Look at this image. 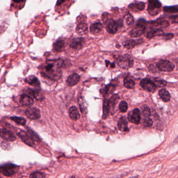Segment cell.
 <instances>
[{"mask_svg":"<svg viewBox=\"0 0 178 178\" xmlns=\"http://www.w3.org/2000/svg\"><path fill=\"white\" fill-rule=\"evenodd\" d=\"M64 65V61L62 59L48 61L42 67L41 74L43 77L53 80H58L62 76L60 69Z\"/></svg>","mask_w":178,"mask_h":178,"instance_id":"1","label":"cell"},{"mask_svg":"<svg viewBox=\"0 0 178 178\" xmlns=\"http://www.w3.org/2000/svg\"><path fill=\"white\" fill-rule=\"evenodd\" d=\"M146 21L143 19H140L135 27L131 31L130 36L133 38L140 37L143 35L146 30Z\"/></svg>","mask_w":178,"mask_h":178,"instance_id":"2","label":"cell"},{"mask_svg":"<svg viewBox=\"0 0 178 178\" xmlns=\"http://www.w3.org/2000/svg\"><path fill=\"white\" fill-rule=\"evenodd\" d=\"M117 63L121 68L127 69L133 67L134 60L129 54H124L117 58Z\"/></svg>","mask_w":178,"mask_h":178,"instance_id":"3","label":"cell"},{"mask_svg":"<svg viewBox=\"0 0 178 178\" xmlns=\"http://www.w3.org/2000/svg\"><path fill=\"white\" fill-rule=\"evenodd\" d=\"M147 11L152 16H156L159 13L162 4L158 0H148Z\"/></svg>","mask_w":178,"mask_h":178,"instance_id":"4","label":"cell"},{"mask_svg":"<svg viewBox=\"0 0 178 178\" xmlns=\"http://www.w3.org/2000/svg\"><path fill=\"white\" fill-rule=\"evenodd\" d=\"M18 168L19 166L17 165L8 163L1 166V172L5 176L10 177L17 173Z\"/></svg>","mask_w":178,"mask_h":178,"instance_id":"5","label":"cell"},{"mask_svg":"<svg viewBox=\"0 0 178 178\" xmlns=\"http://www.w3.org/2000/svg\"><path fill=\"white\" fill-rule=\"evenodd\" d=\"M157 68L164 72H171L175 69V65L172 62L166 60H161L157 63Z\"/></svg>","mask_w":178,"mask_h":178,"instance_id":"6","label":"cell"},{"mask_svg":"<svg viewBox=\"0 0 178 178\" xmlns=\"http://www.w3.org/2000/svg\"><path fill=\"white\" fill-rule=\"evenodd\" d=\"M25 114L30 120H38L41 117L40 110L36 107L28 108L25 111Z\"/></svg>","mask_w":178,"mask_h":178,"instance_id":"7","label":"cell"},{"mask_svg":"<svg viewBox=\"0 0 178 178\" xmlns=\"http://www.w3.org/2000/svg\"><path fill=\"white\" fill-rule=\"evenodd\" d=\"M122 21L121 19L117 21L112 20L109 21V23L107 25V30L110 34H114L117 32L119 28L122 27Z\"/></svg>","mask_w":178,"mask_h":178,"instance_id":"8","label":"cell"},{"mask_svg":"<svg viewBox=\"0 0 178 178\" xmlns=\"http://www.w3.org/2000/svg\"><path fill=\"white\" fill-rule=\"evenodd\" d=\"M140 85L145 91L149 92H154L156 89V85L154 82L148 78H144L142 80Z\"/></svg>","mask_w":178,"mask_h":178,"instance_id":"9","label":"cell"},{"mask_svg":"<svg viewBox=\"0 0 178 178\" xmlns=\"http://www.w3.org/2000/svg\"><path fill=\"white\" fill-rule=\"evenodd\" d=\"M17 135L19 136V138H21V140L27 145L33 147H35V144L34 141L31 138V137L29 135L27 132H25L24 131L21 130L19 133H17Z\"/></svg>","mask_w":178,"mask_h":178,"instance_id":"10","label":"cell"},{"mask_svg":"<svg viewBox=\"0 0 178 178\" xmlns=\"http://www.w3.org/2000/svg\"><path fill=\"white\" fill-rule=\"evenodd\" d=\"M128 119L131 122L136 124H138L140 122L141 120L140 111L139 109L136 108L132 111L130 112L128 116Z\"/></svg>","mask_w":178,"mask_h":178,"instance_id":"11","label":"cell"},{"mask_svg":"<svg viewBox=\"0 0 178 178\" xmlns=\"http://www.w3.org/2000/svg\"><path fill=\"white\" fill-rule=\"evenodd\" d=\"M1 137L7 141H14L16 140V136L12 131L5 128L1 129L0 132Z\"/></svg>","mask_w":178,"mask_h":178,"instance_id":"12","label":"cell"},{"mask_svg":"<svg viewBox=\"0 0 178 178\" xmlns=\"http://www.w3.org/2000/svg\"><path fill=\"white\" fill-rule=\"evenodd\" d=\"M19 101L21 104L24 106H32L34 104V101L32 97L26 94H23L21 95Z\"/></svg>","mask_w":178,"mask_h":178,"instance_id":"13","label":"cell"},{"mask_svg":"<svg viewBox=\"0 0 178 178\" xmlns=\"http://www.w3.org/2000/svg\"><path fill=\"white\" fill-rule=\"evenodd\" d=\"M145 7V3L138 1H135L134 3H131L129 6L130 10L135 12L143 11Z\"/></svg>","mask_w":178,"mask_h":178,"instance_id":"14","label":"cell"},{"mask_svg":"<svg viewBox=\"0 0 178 178\" xmlns=\"http://www.w3.org/2000/svg\"><path fill=\"white\" fill-rule=\"evenodd\" d=\"M80 80V76L77 73H74L71 75L67 78V84L69 86H74L79 82Z\"/></svg>","mask_w":178,"mask_h":178,"instance_id":"15","label":"cell"},{"mask_svg":"<svg viewBox=\"0 0 178 178\" xmlns=\"http://www.w3.org/2000/svg\"><path fill=\"white\" fill-rule=\"evenodd\" d=\"M120 97L118 95L115 94L112 96L111 98L108 100V105H109V112H111V114H113L114 108L117 102L119 99Z\"/></svg>","mask_w":178,"mask_h":178,"instance_id":"16","label":"cell"},{"mask_svg":"<svg viewBox=\"0 0 178 178\" xmlns=\"http://www.w3.org/2000/svg\"><path fill=\"white\" fill-rule=\"evenodd\" d=\"M27 91L30 96H32V97H34V98L39 101H42L44 98L43 95L41 93L40 91L38 89L29 88Z\"/></svg>","mask_w":178,"mask_h":178,"instance_id":"17","label":"cell"},{"mask_svg":"<svg viewBox=\"0 0 178 178\" xmlns=\"http://www.w3.org/2000/svg\"><path fill=\"white\" fill-rule=\"evenodd\" d=\"M151 26L153 27H161V28H165L169 26V23L168 21H166L165 19H159L155 21L151 22Z\"/></svg>","mask_w":178,"mask_h":178,"instance_id":"18","label":"cell"},{"mask_svg":"<svg viewBox=\"0 0 178 178\" xmlns=\"http://www.w3.org/2000/svg\"><path fill=\"white\" fill-rule=\"evenodd\" d=\"M84 40L83 38H75L72 40L70 43V47L74 49H80L82 47Z\"/></svg>","mask_w":178,"mask_h":178,"instance_id":"19","label":"cell"},{"mask_svg":"<svg viewBox=\"0 0 178 178\" xmlns=\"http://www.w3.org/2000/svg\"><path fill=\"white\" fill-rule=\"evenodd\" d=\"M143 41L142 39L138 40H128L123 43V45L125 48L128 49H131L134 48L136 45H138L140 43H142Z\"/></svg>","mask_w":178,"mask_h":178,"instance_id":"20","label":"cell"},{"mask_svg":"<svg viewBox=\"0 0 178 178\" xmlns=\"http://www.w3.org/2000/svg\"><path fill=\"white\" fill-rule=\"evenodd\" d=\"M25 82L29 84V85L32 86H35L36 87H39L40 86V82L38 78L34 75L29 76L25 79Z\"/></svg>","mask_w":178,"mask_h":178,"instance_id":"21","label":"cell"},{"mask_svg":"<svg viewBox=\"0 0 178 178\" xmlns=\"http://www.w3.org/2000/svg\"><path fill=\"white\" fill-rule=\"evenodd\" d=\"M118 128L122 132H127L128 129V121L125 117H121L118 122Z\"/></svg>","mask_w":178,"mask_h":178,"instance_id":"22","label":"cell"},{"mask_svg":"<svg viewBox=\"0 0 178 178\" xmlns=\"http://www.w3.org/2000/svg\"><path fill=\"white\" fill-rule=\"evenodd\" d=\"M70 118L73 120H77L80 118V114L77 107L72 106L69 108V111Z\"/></svg>","mask_w":178,"mask_h":178,"instance_id":"23","label":"cell"},{"mask_svg":"<svg viewBox=\"0 0 178 178\" xmlns=\"http://www.w3.org/2000/svg\"><path fill=\"white\" fill-rule=\"evenodd\" d=\"M103 26L102 25L99 23H95L94 24H92L90 27V30L91 33L93 34H97L99 32H100L102 30Z\"/></svg>","mask_w":178,"mask_h":178,"instance_id":"24","label":"cell"},{"mask_svg":"<svg viewBox=\"0 0 178 178\" xmlns=\"http://www.w3.org/2000/svg\"><path fill=\"white\" fill-rule=\"evenodd\" d=\"M160 97L162 100L165 102H168L170 101L171 98L170 94L167 90L165 89H160L159 91Z\"/></svg>","mask_w":178,"mask_h":178,"instance_id":"25","label":"cell"},{"mask_svg":"<svg viewBox=\"0 0 178 178\" xmlns=\"http://www.w3.org/2000/svg\"><path fill=\"white\" fill-rule=\"evenodd\" d=\"M162 35V28H155L147 32L146 37L147 38L151 39L153 37H154L156 36H160Z\"/></svg>","mask_w":178,"mask_h":178,"instance_id":"26","label":"cell"},{"mask_svg":"<svg viewBox=\"0 0 178 178\" xmlns=\"http://www.w3.org/2000/svg\"><path fill=\"white\" fill-rule=\"evenodd\" d=\"M135 82L132 78L126 76L124 79V85L128 89H133L135 87Z\"/></svg>","mask_w":178,"mask_h":178,"instance_id":"27","label":"cell"},{"mask_svg":"<svg viewBox=\"0 0 178 178\" xmlns=\"http://www.w3.org/2000/svg\"><path fill=\"white\" fill-rule=\"evenodd\" d=\"M64 48V41L63 40H58L54 43V49L56 51H61Z\"/></svg>","mask_w":178,"mask_h":178,"instance_id":"28","label":"cell"},{"mask_svg":"<svg viewBox=\"0 0 178 178\" xmlns=\"http://www.w3.org/2000/svg\"><path fill=\"white\" fill-rule=\"evenodd\" d=\"M76 32L78 34L82 35L85 34L87 32V26L85 23H80L77 26Z\"/></svg>","mask_w":178,"mask_h":178,"instance_id":"29","label":"cell"},{"mask_svg":"<svg viewBox=\"0 0 178 178\" xmlns=\"http://www.w3.org/2000/svg\"><path fill=\"white\" fill-rule=\"evenodd\" d=\"M115 85H114L112 83L110 84L109 85H107L106 86V87L104 89V93L106 95H108L110 93H112L113 91L115 88Z\"/></svg>","mask_w":178,"mask_h":178,"instance_id":"30","label":"cell"},{"mask_svg":"<svg viewBox=\"0 0 178 178\" xmlns=\"http://www.w3.org/2000/svg\"><path fill=\"white\" fill-rule=\"evenodd\" d=\"M164 12L165 13H178V5L164 7Z\"/></svg>","mask_w":178,"mask_h":178,"instance_id":"31","label":"cell"},{"mask_svg":"<svg viewBox=\"0 0 178 178\" xmlns=\"http://www.w3.org/2000/svg\"><path fill=\"white\" fill-rule=\"evenodd\" d=\"M11 119L13 120L17 124L21 125H25L26 123V119L22 117H11Z\"/></svg>","mask_w":178,"mask_h":178,"instance_id":"32","label":"cell"},{"mask_svg":"<svg viewBox=\"0 0 178 178\" xmlns=\"http://www.w3.org/2000/svg\"><path fill=\"white\" fill-rule=\"evenodd\" d=\"M109 113V105H108V100L105 99L104 100V105H103V118L106 119L108 117Z\"/></svg>","mask_w":178,"mask_h":178,"instance_id":"33","label":"cell"},{"mask_svg":"<svg viewBox=\"0 0 178 178\" xmlns=\"http://www.w3.org/2000/svg\"><path fill=\"white\" fill-rule=\"evenodd\" d=\"M69 0H58L56 3V8L58 10V8H64L67 6V4H69Z\"/></svg>","mask_w":178,"mask_h":178,"instance_id":"34","label":"cell"},{"mask_svg":"<svg viewBox=\"0 0 178 178\" xmlns=\"http://www.w3.org/2000/svg\"><path fill=\"white\" fill-rule=\"evenodd\" d=\"M153 82L158 87H164L167 85V82L159 78H155Z\"/></svg>","mask_w":178,"mask_h":178,"instance_id":"35","label":"cell"},{"mask_svg":"<svg viewBox=\"0 0 178 178\" xmlns=\"http://www.w3.org/2000/svg\"><path fill=\"white\" fill-rule=\"evenodd\" d=\"M27 133L34 141H37V142H39L40 141L39 136L37 134L35 133L34 131H33L32 130L28 129V132Z\"/></svg>","mask_w":178,"mask_h":178,"instance_id":"36","label":"cell"},{"mask_svg":"<svg viewBox=\"0 0 178 178\" xmlns=\"http://www.w3.org/2000/svg\"><path fill=\"white\" fill-rule=\"evenodd\" d=\"M79 105H80V109L82 113L86 114L87 113V108L85 106V102L84 99H80Z\"/></svg>","mask_w":178,"mask_h":178,"instance_id":"37","label":"cell"},{"mask_svg":"<svg viewBox=\"0 0 178 178\" xmlns=\"http://www.w3.org/2000/svg\"><path fill=\"white\" fill-rule=\"evenodd\" d=\"M128 109V104L125 101H122L119 104V109L122 112H126Z\"/></svg>","mask_w":178,"mask_h":178,"instance_id":"38","label":"cell"},{"mask_svg":"<svg viewBox=\"0 0 178 178\" xmlns=\"http://www.w3.org/2000/svg\"><path fill=\"white\" fill-rule=\"evenodd\" d=\"M30 178H45V175L42 173H40V172H35V173H33L30 175Z\"/></svg>","mask_w":178,"mask_h":178,"instance_id":"39","label":"cell"},{"mask_svg":"<svg viewBox=\"0 0 178 178\" xmlns=\"http://www.w3.org/2000/svg\"><path fill=\"white\" fill-rule=\"evenodd\" d=\"M125 21L126 23L128 25V26H131L133 25L134 23V19L133 18V16L130 14H129L125 18Z\"/></svg>","mask_w":178,"mask_h":178,"instance_id":"40","label":"cell"},{"mask_svg":"<svg viewBox=\"0 0 178 178\" xmlns=\"http://www.w3.org/2000/svg\"><path fill=\"white\" fill-rule=\"evenodd\" d=\"M144 125L146 127H151L153 125V122L149 117H146V118L144 120Z\"/></svg>","mask_w":178,"mask_h":178,"instance_id":"41","label":"cell"},{"mask_svg":"<svg viewBox=\"0 0 178 178\" xmlns=\"http://www.w3.org/2000/svg\"><path fill=\"white\" fill-rule=\"evenodd\" d=\"M142 113H143L144 116L145 118L150 117L151 114V110H150L149 108L147 107H145L144 108L143 111H142Z\"/></svg>","mask_w":178,"mask_h":178,"instance_id":"42","label":"cell"},{"mask_svg":"<svg viewBox=\"0 0 178 178\" xmlns=\"http://www.w3.org/2000/svg\"><path fill=\"white\" fill-rule=\"evenodd\" d=\"M12 2H13L14 4H21L24 5L26 1L25 0H12Z\"/></svg>","mask_w":178,"mask_h":178,"instance_id":"43","label":"cell"},{"mask_svg":"<svg viewBox=\"0 0 178 178\" xmlns=\"http://www.w3.org/2000/svg\"><path fill=\"white\" fill-rule=\"evenodd\" d=\"M170 19L172 21L173 23H178V15H175V16H171L170 17Z\"/></svg>","mask_w":178,"mask_h":178,"instance_id":"44","label":"cell"},{"mask_svg":"<svg viewBox=\"0 0 178 178\" xmlns=\"http://www.w3.org/2000/svg\"><path fill=\"white\" fill-rule=\"evenodd\" d=\"M163 35L165 37L166 39H171L174 36V35H173V34H167Z\"/></svg>","mask_w":178,"mask_h":178,"instance_id":"45","label":"cell"}]
</instances>
